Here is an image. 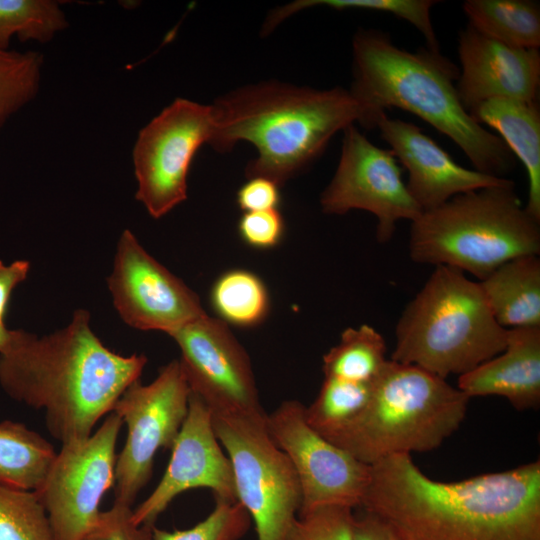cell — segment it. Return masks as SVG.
I'll use <instances>...</instances> for the list:
<instances>
[{"mask_svg":"<svg viewBox=\"0 0 540 540\" xmlns=\"http://www.w3.org/2000/svg\"><path fill=\"white\" fill-rule=\"evenodd\" d=\"M361 507L404 540H540V461L442 482L393 455L371 465Z\"/></svg>","mask_w":540,"mask_h":540,"instance_id":"1","label":"cell"},{"mask_svg":"<svg viewBox=\"0 0 540 540\" xmlns=\"http://www.w3.org/2000/svg\"><path fill=\"white\" fill-rule=\"evenodd\" d=\"M146 363L145 355L106 347L89 312L78 309L69 325L49 335L18 330L0 354V386L11 399L43 411L49 434L62 445L88 438Z\"/></svg>","mask_w":540,"mask_h":540,"instance_id":"2","label":"cell"},{"mask_svg":"<svg viewBox=\"0 0 540 540\" xmlns=\"http://www.w3.org/2000/svg\"><path fill=\"white\" fill-rule=\"evenodd\" d=\"M210 146L228 152L240 141L257 155L245 176L264 177L280 187L314 163L332 137L366 125L363 105L349 89H314L280 81L248 84L216 99Z\"/></svg>","mask_w":540,"mask_h":540,"instance_id":"3","label":"cell"},{"mask_svg":"<svg viewBox=\"0 0 540 540\" xmlns=\"http://www.w3.org/2000/svg\"><path fill=\"white\" fill-rule=\"evenodd\" d=\"M351 93L366 110L365 128H375L389 108L413 113L449 137L476 171L505 178L516 157L506 143L464 108L456 88L459 69L440 51L410 52L376 29H359L352 41Z\"/></svg>","mask_w":540,"mask_h":540,"instance_id":"4","label":"cell"},{"mask_svg":"<svg viewBox=\"0 0 540 540\" xmlns=\"http://www.w3.org/2000/svg\"><path fill=\"white\" fill-rule=\"evenodd\" d=\"M415 263L447 266L482 280L505 262L540 253V221L528 213L512 180L458 194L411 222Z\"/></svg>","mask_w":540,"mask_h":540,"instance_id":"5","label":"cell"},{"mask_svg":"<svg viewBox=\"0 0 540 540\" xmlns=\"http://www.w3.org/2000/svg\"><path fill=\"white\" fill-rule=\"evenodd\" d=\"M391 360L438 377H458L496 356L508 329L497 323L478 282L436 266L402 311Z\"/></svg>","mask_w":540,"mask_h":540,"instance_id":"6","label":"cell"},{"mask_svg":"<svg viewBox=\"0 0 540 540\" xmlns=\"http://www.w3.org/2000/svg\"><path fill=\"white\" fill-rule=\"evenodd\" d=\"M469 400L447 379L389 359L363 411L323 437L370 466L432 451L459 429Z\"/></svg>","mask_w":540,"mask_h":540,"instance_id":"7","label":"cell"},{"mask_svg":"<svg viewBox=\"0 0 540 540\" xmlns=\"http://www.w3.org/2000/svg\"><path fill=\"white\" fill-rule=\"evenodd\" d=\"M266 417L265 411L216 412L212 423L257 540H287L301 507V488L289 458L269 435Z\"/></svg>","mask_w":540,"mask_h":540,"instance_id":"8","label":"cell"},{"mask_svg":"<svg viewBox=\"0 0 540 540\" xmlns=\"http://www.w3.org/2000/svg\"><path fill=\"white\" fill-rule=\"evenodd\" d=\"M190 388L179 360L163 366L149 384L132 383L113 411L126 425V442L117 455L114 503L132 507L149 482L159 449H171L187 416Z\"/></svg>","mask_w":540,"mask_h":540,"instance_id":"9","label":"cell"},{"mask_svg":"<svg viewBox=\"0 0 540 540\" xmlns=\"http://www.w3.org/2000/svg\"><path fill=\"white\" fill-rule=\"evenodd\" d=\"M214 132L212 105L177 98L138 133L132 160L136 199L161 218L187 198L192 160Z\"/></svg>","mask_w":540,"mask_h":540,"instance_id":"10","label":"cell"},{"mask_svg":"<svg viewBox=\"0 0 540 540\" xmlns=\"http://www.w3.org/2000/svg\"><path fill=\"white\" fill-rule=\"evenodd\" d=\"M122 425L111 412L88 438L62 444L34 491L56 540H81L96 523L102 499L114 485Z\"/></svg>","mask_w":540,"mask_h":540,"instance_id":"11","label":"cell"},{"mask_svg":"<svg viewBox=\"0 0 540 540\" xmlns=\"http://www.w3.org/2000/svg\"><path fill=\"white\" fill-rule=\"evenodd\" d=\"M403 169L390 150L369 141L353 124L343 130L340 159L320 195L328 215L364 210L377 219L376 239L389 242L400 220L413 221L422 212L402 178Z\"/></svg>","mask_w":540,"mask_h":540,"instance_id":"12","label":"cell"},{"mask_svg":"<svg viewBox=\"0 0 540 540\" xmlns=\"http://www.w3.org/2000/svg\"><path fill=\"white\" fill-rule=\"evenodd\" d=\"M305 407L297 400H285L266 417L270 437L298 477L302 496L298 515L324 506L361 507L371 466L312 428Z\"/></svg>","mask_w":540,"mask_h":540,"instance_id":"13","label":"cell"},{"mask_svg":"<svg viewBox=\"0 0 540 540\" xmlns=\"http://www.w3.org/2000/svg\"><path fill=\"white\" fill-rule=\"evenodd\" d=\"M170 336L191 393L212 413L264 412L249 356L226 323L205 314Z\"/></svg>","mask_w":540,"mask_h":540,"instance_id":"14","label":"cell"},{"mask_svg":"<svg viewBox=\"0 0 540 540\" xmlns=\"http://www.w3.org/2000/svg\"><path fill=\"white\" fill-rule=\"evenodd\" d=\"M108 288L122 320L139 330L172 334L205 315L199 297L124 230Z\"/></svg>","mask_w":540,"mask_h":540,"instance_id":"15","label":"cell"},{"mask_svg":"<svg viewBox=\"0 0 540 540\" xmlns=\"http://www.w3.org/2000/svg\"><path fill=\"white\" fill-rule=\"evenodd\" d=\"M168 466L150 495L133 509L138 525L155 526L158 517L181 493L208 488L215 498L237 501L230 460L214 432L212 413L190 393L187 416L172 446Z\"/></svg>","mask_w":540,"mask_h":540,"instance_id":"16","label":"cell"},{"mask_svg":"<svg viewBox=\"0 0 540 540\" xmlns=\"http://www.w3.org/2000/svg\"><path fill=\"white\" fill-rule=\"evenodd\" d=\"M458 54L461 70L456 88L470 115L481 103L493 98L537 102L538 49L509 47L468 24L459 34Z\"/></svg>","mask_w":540,"mask_h":540,"instance_id":"17","label":"cell"},{"mask_svg":"<svg viewBox=\"0 0 540 540\" xmlns=\"http://www.w3.org/2000/svg\"><path fill=\"white\" fill-rule=\"evenodd\" d=\"M375 128L379 129L389 150L407 170L406 186L422 211L438 207L458 194L502 185L511 180L459 165L411 122L391 119L383 114Z\"/></svg>","mask_w":540,"mask_h":540,"instance_id":"18","label":"cell"},{"mask_svg":"<svg viewBox=\"0 0 540 540\" xmlns=\"http://www.w3.org/2000/svg\"><path fill=\"white\" fill-rule=\"evenodd\" d=\"M468 398L501 396L517 410L540 405V326L508 329L502 352L458 377Z\"/></svg>","mask_w":540,"mask_h":540,"instance_id":"19","label":"cell"},{"mask_svg":"<svg viewBox=\"0 0 540 540\" xmlns=\"http://www.w3.org/2000/svg\"><path fill=\"white\" fill-rule=\"evenodd\" d=\"M471 116L495 129L524 165L528 179L526 210L540 221V110L537 102L493 98L481 103Z\"/></svg>","mask_w":540,"mask_h":540,"instance_id":"20","label":"cell"},{"mask_svg":"<svg viewBox=\"0 0 540 540\" xmlns=\"http://www.w3.org/2000/svg\"><path fill=\"white\" fill-rule=\"evenodd\" d=\"M478 283L499 325L506 329L540 326L539 255L511 259Z\"/></svg>","mask_w":540,"mask_h":540,"instance_id":"21","label":"cell"},{"mask_svg":"<svg viewBox=\"0 0 540 540\" xmlns=\"http://www.w3.org/2000/svg\"><path fill=\"white\" fill-rule=\"evenodd\" d=\"M469 25L509 47H540V6L531 0H466Z\"/></svg>","mask_w":540,"mask_h":540,"instance_id":"22","label":"cell"},{"mask_svg":"<svg viewBox=\"0 0 540 540\" xmlns=\"http://www.w3.org/2000/svg\"><path fill=\"white\" fill-rule=\"evenodd\" d=\"M56 450L38 432L21 422H0V485L35 491Z\"/></svg>","mask_w":540,"mask_h":540,"instance_id":"23","label":"cell"},{"mask_svg":"<svg viewBox=\"0 0 540 540\" xmlns=\"http://www.w3.org/2000/svg\"><path fill=\"white\" fill-rule=\"evenodd\" d=\"M386 352L385 339L370 325L348 327L341 333L338 344L323 356L324 377L372 383L389 361Z\"/></svg>","mask_w":540,"mask_h":540,"instance_id":"24","label":"cell"},{"mask_svg":"<svg viewBox=\"0 0 540 540\" xmlns=\"http://www.w3.org/2000/svg\"><path fill=\"white\" fill-rule=\"evenodd\" d=\"M210 302L218 319L241 328L261 324L270 309L265 283L245 269L229 270L219 276L211 288Z\"/></svg>","mask_w":540,"mask_h":540,"instance_id":"25","label":"cell"},{"mask_svg":"<svg viewBox=\"0 0 540 540\" xmlns=\"http://www.w3.org/2000/svg\"><path fill=\"white\" fill-rule=\"evenodd\" d=\"M433 0H298L277 7L266 18L263 29L271 33L289 16L307 8L324 6L336 10L360 9L387 12L411 23L425 37L427 48L440 51L431 19Z\"/></svg>","mask_w":540,"mask_h":540,"instance_id":"26","label":"cell"},{"mask_svg":"<svg viewBox=\"0 0 540 540\" xmlns=\"http://www.w3.org/2000/svg\"><path fill=\"white\" fill-rule=\"evenodd\" d=\"M67 26L58 1L0 0L1 50H9L13 37L21 42L47 43Z\"/></svg>","mask_w":540,"mask_h":540,"instance_id":"27","label":"cell"},{"mask_svg":"<svg viewBox=\"0 0 540 540\" xmlns=\"http://www.w3.org/2000/svg\"><path fill=\"white\" fill-rule=\"evenodd\" d=\"M373 383L324 377L315 400L305 407L307 422L322 436L339 430L366 407Z\"/></svg>","mask_w":540,"mask_h":540,"instance_id":"28","label":"cell"},{"mask_svg":"<svg viewBox=\"0 0 540 540\" xmlns=\"http://www.w3.org/2000/svg\"><path fill=\"white\" fill-rule=\"evenodd\" d=\"M43 55L37 51L0 49V131L38 94Z\"/></svg>","mask_w":540,"mask_h":540,"instance_id":"29","label":"cell"},{"mask_svg":"<svg viewBox=\"0 0 540 540\" xmlns=\"http://www.w3.org/2000/svg\"><path fill=\"white\" fill-rule=\"evenodd\" d=\"M0 540H56L34 491L0 485Z\"/></svg>","mask_w":540,"mask_h":540,"instance_id":"30","label":"cell"},{"mask_svg":"<svg viewBox=\"0 0 540 540\" xmlns=\"http://www.w3.org/2000/svg\"><path fill=\"white\" fill-rule=\"evenodd\" d=\"M215 507L202 521L183 530L153 527L152 540H240L249 530L251 517L238 501L215 498Z\"/></svg>","mask_w":540,"mask_h":540,"instance_id":"31","label":"cell"},{"mask_svg":"<svg viewBox=\"0 0 540 540\" xmlns=\"http://www.w3.org/2000/svg\"><path fill=\"white\" fill-rule=\"evenodd\" d=\"M352 510L324 506L299 514L287 540H352Z\"/></svg>","mask_w":540,"mask_h":540,"instance_id":"32","label":"cell"},{"mask_svg":"<svg viewBox=\"0 0 540 540\" xmlns=\"http://www.w3.org/2000/svg\"><path fill=\"white\" fill-rule=\"evenodd\" d=\"M132 512L130 506L113 503L81 540H152L154 526L136 524Z\"/></svg>","mask_w":540,"mask_h":540,"instance_id":"33","label":"cell"},{"mask_svg":"<svg viewBox=\"0 0 540 540\" xmlns=\"http://www.w3.org/2000/svg\"><path fill=\"white\" fill-rule=\"evenodd\" d=\"M238 233L253 248H273L284 236L285 221L279 209L244 212L238 221Z\"/></svg>","mask_w":540,"mask_h":540,"instance_id":"34","label":"cell"},{"mask_svg":"<svg viewBox=\"0 0 540 540\" xmlns=\"http://www.w3.org/2000/svg\"><path fill=\"white\" fill-rule=\"evenodd\" d=\"M280 186L264 177H251L238 189L236 201L244 212L278 209Z\"/></svg>","mask_w":540,"mask_h":540,"instance_id":"35","label":"cell"},{"mask_svg":"<svg viewBox=\"0 0 540 540\" xmlns=\"http://www.w3.org/2000/svg\"><path fill=\"white\" fill-rule=\"evenodd\" d=\"M352 540H404L399 532L385 519L364 510L354 515Z\"/></svg>","mask_w":540,"mask_h":540,"instance_id":"36","label":"cell"},{"mask_svg":"<svg viewBox=\"0 0 540 540\" xmlns=\"http://www.w3.org/2000/svg\"><path fill=\"white\" fill-rule=\"evenodd\" d=\"M30 263L16 260L5 265L0 260V324H5L8 302L13 289L24 281L29 273Z\"/></svg>","mask_w":540,"mask_h":540,"instance_id":"37","label":"cell"},{"mask_svg":"<svg viewBox=\"0 0 540 540\" xmlns=\"http://www.w3.org/2000/svg\"><path fill=\"white\" fill-rule=\"evenodd\" d=\"M18 330H9L5 324H0V354L5 352L14 342Z\"/></svg>","mask_w":540,"mask_h":540,"instance_id":"38","label":"cell"}]
</instances>
